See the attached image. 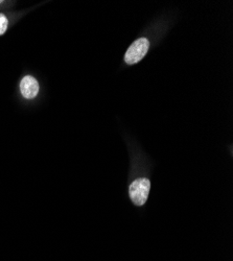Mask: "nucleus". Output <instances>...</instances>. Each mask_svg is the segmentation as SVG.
<instances>
[{
  "label": "nucleus",
  "mask_w": 233,
  "mask_h": 261,
  "mask_svg": "<svg viewBox=\"0 0 233 261\" xmlns=\"http://www.w3.org/2000/svg\"><path fill=\"white\" fill-rule=\"evenodd\" d=\"M151 190V182L149 179L141 178L133 181L129 187L130 199L136 206H143Z\"/></svg>",
  "instance_id": "obj_1"
},
{
  "label": "nucleus",
  "mask_w": 233,
  "mask_h": 261,
  "mask_svg": "<svg viewBox=\"0 0 233 261\" xmlns=\"http://www.w3.org/2000/svg\"><path fill=\"white\" fill-rule=\"evenodd\" d=\"M150 48V42L145 38H140L135 41L130 48L126 50L124 61L126 64L133 65L141 61Z\"/></svg>",
  "instance_id": "obj_2"
},
{
  "label": "nucleus",
  "mask_w": 233,
  "mask_h": 261,
  "mask_svg": "<svg viewBox=\"0 0 233 261\" xmlns=\"http://www.w3.org/2000/svg\"><path fill=\"white\" fill-rule=\"evenodd\" d=\"M20 90L25 98L32 99L39 92V84L33 76H25L20 83Z\"/></svg>",
  "instance_id": "obj_3"
},
{
  "label": "nucleus",
  "mask_w": 233,
  "mask_h": 261,
  "mask_svg": "<svg viewBox=\"0 0 233 261\" xmlns=\"http://www.w3.org/2000/svg\"><path fill=\"white\" fill-rule=\"evenodd\" d=\"M8 19L4 14H0V35H4L8 29Z\"/></svg>",
  "instance_id": "obj_4"
},
{
  "label": "nucleus",
  "mask_w": 233,
  "mask_h": 261,
  "mask_svg": "<svg viewBox=\"0 0 233 261\" xmlns=\"http://www.w3.org/2000/svg\"><path fill=\"white\" fill-rule=\"evenodd\" d=\"M0 4H2V2H0Z\"/></svg>",
  "instance_id": "obj_5"
}]
</instances>
